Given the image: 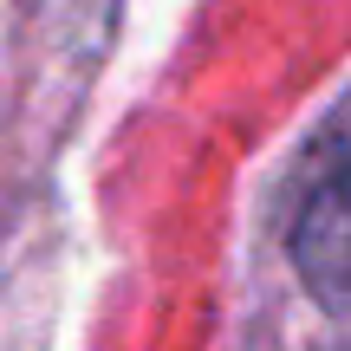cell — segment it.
Segmentation results:
<instances>
[{"mask_svg":"<svg viewBox=\"0 0 351 351\" xmlns=\"http://www.w3.org/2000/svg\"><path fill=\"white\" fill-rule=\"evenodd\" d=\"M287 254L319 306H351V98L326 117V130L306 150Z\"/></svg>","mask_w":351,"mask_h":351,"instance_id":"6da1fadb","label":"cell"}]
</instances>
